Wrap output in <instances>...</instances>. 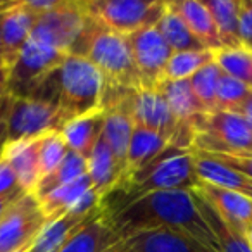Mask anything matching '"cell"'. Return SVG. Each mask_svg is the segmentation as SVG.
<instances>
[{
	"label": "cell",
	"mask_w": 252,
	"mask_h": 252,
	"mask_svg": "<svg viewBox=\"0 0 252 252\" xmlns=\"http://www.w3.org/2000/svg\"><path fill=\"white\" fill-rule=\"evenodd\" d=\"M104 121L105 114L102 109L90 114H85L81 118H76L69 121L63 128L61 135L66 140L69 151L83 156L85 159L90 158L92 151L98 144L102 133H104Z\"/></svg>",
	"instance_id": "d6986e66"
},
{
	"label": "cell",
	"mask_w": 252,
	"mask_h": 252,
	"mask_svg": "<svg viewBox=\"0 0 252 252\" xmlns=\"http://www.w3.org/2000/svg\"><path fill=\"white\" fill-rule=\"evenodd\" d=\"M116 245H118V244H116ZM116 245H114V247H116ZM114 247H112V249H111V252H116V251H114Z\"/></svg>",
	"instance_id": "7dc6e473"
},
{
	"label": "cell",
	"mask_w": 252,
	"mask_h": 252,
	"mask_svg": "<svg viewBox=\"0 0 252 252\" xmlns=\"http://www.w3.org/2000/svg\"><path fill=\"white\" fill-rule=\"evenodd\" d=\"M240 42L252 52V0H240Z\"/></svg>",
	"instance_id": "74e56055"
},
{
	"label": "cell",
	"mask_w": 252,
	"mask_h": 252,
	"mask_svg": "<svg viewBox=\"0 0 252 252\" xmlns=\"http://www.w3.org/2000/svg\"><path fill=\"white\" fill-rule=\"evenodd\" d=\"M199 183L195 173L193 151H183L169 145L147 166L135 171L121 185L114 187L102 199L104 216L118 213L126 206L156 192L169 190H193Z\"/></svg>",
	"instance_id": "7a4b0ae2"
},
{
	"label": "cell",
	"mask_w": 252,
	"mask_h": 252,
	"mask_svg": "<svg viewBox=\"0 0 252 252\" xmlns=\"http://www.w3.org/2000/svg\"><path fill=\"white\" fill-rule=\"evenodd\" d=\"M0 95H7V69H0Z\"/></svg>",
	"instance_id": "b9f144b4"
},
{
	"label": "cell",
	"mask_w": 252,
	"mask_h": 252,
	"mask_svg": "<svg viewBox=\"0 0 252 252\" xmlns=\"http://www.w3.org/2000/svg\"><path fill=\"white\" fill-rule=\"evenodd\" d=\"M104 213V209L97 207L88 214H78V213H66L59 218H54L45 223L38 237L32 242L26 252H56L61 249L78 230L90 223L94 218Z\"/></svg>",
	"instance_id": "e0dca14e"
},
{
	"label": "cell",
	"mask_w": 252,
	"mask_h": 252,
	"mask_svg": "<svg viewBox=\"0 0 252 252\" xmlns=\"http://www.w3.org/2000/svg\"><path fill=\"white\" fill-rule=\"evenodd\" d=\"M251 92V87L223 73L220 76L216 88V111L237 112Z\"/></svg>",
	"instance_id": "836d02e7"
},
{
	"label": "cell",
	"mask_w": 252,
	"mask_h": 252,
	"mask_svg": "<svg viewBox=\"0 0 252 252\" xmlns=\"http://www.w3.org/2000/svg\"><path fill=\"white\" fill-rule=\"evenodd\" d=\"M47 221L38 199L33 193H25L9 207L0 221V252L28 249Z\"/></svg>",
	"instance_id": "8fae6325"
},
{
	"label": "cell",
	"mask_w": 252,
	"mask_h": 252,
	"mask_svg": "<svg viewBox=\"0 0 252 252\" xmlns=\"http://www.w3.org/2000/svg\"><path fill=\"white\" fill-rule=\"evenodd\" d=\"M158 30L166 40L173 52H190V50H207L204 45L195 38L189 26L185 25L180 14L166 2V11L158 23Z\"/></svg>",
	"instance_id": "f1b7e54d"
},
{
	"label": "cell",
	"mask_w": 252,
	"mask_h": 252,
	"mask_svg": "<svg viewBox=\"0 0 252 252\" xmlns=\"http://www.w3.org/2000/svg\"><path fill=\"white\" fill-rule=\"evenodd\" d=\"M18 199H21V197H0V221H2V218L5 216L9 207H11Z\"/></svg>",
	"instance_id": "60d3db41"
},
{
	"label": "cell",
	"mask_w": 252,
	"mask_h": 252,
	"mask_svg": "<svg viewBox=\"0 0 252 252\" xmlns=\"http://www.w3.org/2000/svg\"><path fill=\"white\" fill-rule=\"evenodd\" d=\"M67 56L63 50L30 38L7 69V95L32 98L40 85L63 66Z\"/></svg>",
	"instance_id": "8992f818"
},
{
	"label": "cell",
	"mask_w": 252,
	"mask_h": 252,
	"mask_svg": "<svg viewBox=\"0 0 252 252\" xmlns=\"http://www.w3.org/2000/svg\"><path fill=\"white\" fill-rule=\"evenodd\" d=\"M0 69H7V66H5V63H4L2 57H0Z\"/></svg>",
	"instance_id": "bcb514c9"
},
{
	"label": "cell",
	"mask_w": 252,
	"mask_h": 252,
	"mask_svg": "<svg viewBox=\"0 0 252 252\" xmlns=\"http://www.w3.org/2000/svg\"><path fill=\"white\" fill-rule=\"evenodd\" d=\"M221 74H223V71H221L220 66L213 61V63L204 66L202 69L197 71V73L190 78V85H192L193 94L199 98L202 107L206 109V112L216 111V88H218V81H220Z\"/></svg>",
	"instance_id": "d6a6232c"
},
{
	"label": "cell",
	"mask_w": 252,
	"mask_h": 252,
	"mask_svg": "<svg viewBox=\"0 0 252 252\" xmlns=\"http://www.w3.org/2000/svg\"><path fill=\"white\" fill-rule=\"evenodd\" d=\"M87 23L88 12L85 9V2L61 0L52 11L38 16L32 33V40L71 54Z\"/></svg>",
	"instance_id": "9c48e42d"
},
{
	"label": "cell",
	"mask_w": 252,
	"mask_h": 252,
	"mask_svg": "<svg viewBox=\"0 0 252 252\" xmlns=\"http://www.w3.org/2000/svg\"><path fill=\"white\" fill-rule=\"evenodd\" d=\"M193 192H197L204 200H207L224 218V221L237 230L245 233L247 226L252 223V200L247 197L204 182L197 183Z\"/></svg>",
	"instance_id": "2e32d148"
},
{
	"label": "cell",
	"mask_w": 252,
	"mask_h": 252,
	"mask_svg": "<svg viewBox=\"0 0 252 252\" xmlns=\"http://www.w3.org/2000/svg\"><path fill=\"white\" fill-rule=\"evenodd\" d=\"M169 147V142L164 140L159 135L152 133L144 128L135 126L133 133H131L130 147H128V161H126V175L118 185H121L128 176H131L135 171L142 169L144 166H147L151 161H154L159 154L166 151ZM116 185V187H118Z\"/></svg>",
	"instance_id": "4316f807"
},
{
	"label": "cell",
	"mask_w": 252,
	"mask_h": 252,
	"mask_svg": "<svg viewBox=\"0 0 252 252\" xmlns=\"http://www.w3.org/2000/svg\"><path fill=\"white\" fill-rule=\"evenodd\" d=\"M204 4L216 25L221 49H242L240 0H207Z\"/></svg>",
	"instance_id": "484cf974"
},
{
	"label": "cell",
	"mask_w": 252,
	"mask_h": 252,
	"mask_svg": "<svg viewBox=\"0 0 252 252\" xmlns=\"http://www.w3.org/2000/svg\"><path fill=\"white\" fill-rule=\"evenodd\" d=\"M71 54L90 61L102 74L104 83L135 90L142 88L140 74L135 66L128 38L100 26L90 16Z\"/></svg>",
	"instance_id": "277c9868"
},
{
	"label": "cell",
	"mask_w": 252,
	"mask_h": 252,
	"mask_svg": "<svg viewBox=\"0 0 252 252\" xmlns=\"http://www.w3.org/2000/svg\"><path fill=\"white\" fill-rule=\"evenodd\" d=\"M104 140L111 147L114 159L118 162L119 173H121V182L126 175V161H128V147H130L131 133H133L135 123L131 114L125 111H104Z\"/></svg>",
	"instance_id": "cb8c5ba5"
},
{
	"label": "cell",
	"mask_w": 252,
	"mask_h": 252,
	"mask_svg": "<svg viewBox=\"0 0 252 252\" xmlns=\"http://www.w3.org/2000/svg\"><path fill=\"white\" fill-rule=\"evenodd\" d=\"M25 190L21 189L14 169L0 156V197H23Z\"/></svg>",
	"instance_id": "8d00e7d4"
},
{
	"label": "cell",
	"mask_w": 252,
	"mask_h": 252,
	"mask_svg": "<svg viewBox=\"0 0 252 252\" xmlns=\"http://www.w3.org/2000/svg\"><path fill=\"white\" fill-rule=\"evenodd\" d=\"M214 61L213 50H190V52H175L166 66L164 78L169 81L189 80L197 71Z\"/></svg>",
	"instance_id": "4dcf8cb0"
},
{
	"label": "cell",
	"mask_w": 252,
	"mask_h": 252,
	"mask_svg": "<svg viewBox=\"0 0 252 252\" xmlns=\"http://www.w3.org/2000/svg\"><path fill=\"white\" fill-rule=\"evenodd\" d=\"M135 126L159 135L169 145L183 151H192L195 140V128L192 125H180L173 116L168 102L159 90L140 88L137 90L131 109Z\"/></svg>",
	"instance_id": "52a82bcc"
},
{
	"label": "cell",
	"mask_w": 252,
	"mask_h": 252,
	"mask_svg": "<svg viewBox=\"0 0 252 252\" xmlns=\"http://www.w3.org/2000/svg\"><path fill=\"white\" fill-rule=\"evenodd\" d=\"M19 252H26V249H23V251H19Z\"/></svg>",
	"instance_id": "c3c4849f"
},
{
	"label": "cell",
	"mask_w": 252,
	"mask_h": 252,
	"mask_svg": "<svg viewBox=\"0 0 252 252\" xmlns=\"http://www.w3.org/2000/svg\"><path fill=\"white\" fill-rule=\"evenodd\" d=\"M66 119L49 102L36 98H12L7 116V142L30 140L63 131Z\"/></svg>",
	"instance_id": "30bf717a"
},
{
	"label": "cell",
	"mask_w": 252,
	"mask_h": 252,
	"mask_svg": "<svg viewBox=\"0 0 252 252\" xmlns=\"http://www.w3.org/2000/svg\"><path fill=\"white\" fill-rule=\"evenodd\" d=\"M192 151L204 154H252V130L235 112L214 111L193 121Z\"/></svg>",
	"instance_id": "5b68a950"
},
{
	"label": "cell",
	"mask_w": 252,
	"mask_h": 252,
	"mask_svg": "<svg viewBox=\"0 0 252 252\" xmlns=\"http://www.w3.org/2000/svg\"><path fill=\"white\" fill-rule=\"evenodd\" d=\"M85 175H88L87 159H85L83 156L76 154V152L69 151L66 158H64V161L61 162L50 175L43 176V178L40 180L35 192H33V195H35L36 199H42L43 195H47L49 192L56 190L57 187L71 183Z\"/></svg>",
	"instance_id": "f546056e"
},
{
	"label": "cell",
	"mask_w": 252,
	"mask_h": 252,
	"mask_svg": "<svg viewBox=\"0 0 252 252\" xmlns=\"http://www.w3.org/2000/svg\"><path fill=\"white\" fill-rule=\"evenodd\" d=\"M2 5V43H4V59L5 66H11L23 47L32 38L35 28L36 16L25 7L21 2H0Z\"/></svg>",
	"instance_id": "5bb4252c"
},
{
	"label": "cell",
	"mask_w": 252,
	"mask_h": 252,
	"mask_svg": "<svg viewBox=\"0 0 252 252\" xmlns=\"http://www.w3.org/2000/svg\"><path fill=\"white\" fill-rule=\"evenodd\" d=\"M92 189V180L88 175L81 176V178L74 180L71 183H66L63 187H57L56 190L49 192L38 199L40 207H42L43 214L47 220H54L63 214L73 211V207L80 202V199Z\"/></svg>",
	"instance_id": "83f0119b"
},
{
	"label": "cell",
	"mask_w": 252,
	"mask_h": 252,
	"mask_svg": "<svg viewBox=\"0 0 252 252\" xmlns=\"http://www.w3.org/2000/svg\"><path fill=\"white\" fill-rule=\"evenodd\" d=\"M156 90L161 92L164 100L168 102L169 109H171L173 116L180 125H192L195 121L197 116L206 114V109L199 102L192 90V85L189 80H178V81H169L164 80Z\"/></svg>",
	"instance_id": "603a6c76"
},
{
	"label": "cell",
	"mask_w": 252,
	"mask_h": 252,
	"mask_svg": "<svg viewBox=\"0 0 252 252\" xmlns=\"http://www.w3.org/2000/svg\"><path fill=\"white\" fill-rule=\"evenodd\" d=\"M235 114L240 116V118L245 121V125L252 130V92L249 94V97L245 98V102L238 107V111L235 112Z\"/></svg>",
	"instance_id": "f35d334b"
},
{
	"label": "cell",
	"mask_w": 252,
	"mask_h": 252,
	"mask_svg": "<svg viewBox=\"0 0 252 252\" xmlns=\"http://www.w3.org/2000/svg\"><path fill=\"white\" fill-rule=\"evenodd\" d=\"M245 238H247L249 245H251V249H252V223L249 224L247 230H245Z\"/></svg>",
	"instance_id": "f6af8a7d"
},
{
	"label": "cell",
	"mask_w": 252,
	"mask_h": 252,
	"mask_svg": "<svg viewBox=\"0 0 252 252\" xmlns=\"http://www.w3.org/2000/svg\"><path fill=\"white\" fill-rule=\"evenodd\" d=\"M195 156V173L199 182L209 183V185L220 187L228 192L238 193L252 200V180L244 176L242 173L233 171L228 166H223L213 159L200 156L193 151Z\"/></svg>",
	"instance_id": "44dd1931"
},
{
	"label": "cell",
	"mask_w": 252,
	"mask_h": 252,
	"mask_svg": "<svg viewBox=\"0 0 252 252\" xmlns=\"http://www.w3.org/2000/svg\"><path fill=\"white\" fill-rule=\"evenodd\" d=\"M116 252H214L180 231L158 228L125 238L114 247Z\"/></svg>",
	"instance_id": "4fadbf2b"
},
{
	"label": "cell",
	"mask_w": 252,
	"mask_h": 252,
	"mask_svg": "<svg viewBox=\"0 0 252 252\" xmlns=\"http://www.w3.org/2000/svg\"><path fill=\"white\" fill-rule=\"evenodd\" d=\"M43 137L30 138V140L7 142L2 151V158L7 159L11 168L14 169L18 182L26 193H33L42 180L40 173V145Z\"/></svg>",
	"instance_id": "9a60e30c"
},
{
	"label": "cell",
	"mask_w": 252,
	"mask_h": 252,
	"mask_svg": "<svg viewBox=\"0 0 252 252\" xmlns=\"http://www.w3.org/2000/svg\"><path fill=\"white\" fill-rule=\"evenodd\" d=\"M87 166L88 176L92 180V187L100 195V199H104L118 185L119 178H121V173H119L114 154H112L107 142L104 140V137H100L98 144L92 151L90 158L87 159Z\"/></svg>",
	"instance_id": "d4e9b609"
},
{
	"label": "cell",
	"mask_w": 252,
	"mask_h": 252,
	"mask_svg": "<svg viewBox=\"0 0 252 252\" xmlns=\"http://www.w3.org/2000/svg\"><path fill=\"white\" fill-rule=\"evenodd\" d=\"M88 16L104 28L128 36L147 26H158L166 2L158 0H88Z\"/></svg>",
	"instance_id": "ba28073f"
},
{
	"label": "cell",
	"mask_w": 252,
	"mask_h": 252,
	"mask_svg": "<svg viewBox=\"0 0 252 252\" xmlns=\"http://www.w3.org/2000/svg\"><path fill=\"white\" fill-rule=\"evenodd\" d=\"M192 195L200 216L204 218L207 226L211 228L213 235L216 237V242L220 245V252H252L244 231L228 224L224 221V218L207 200H204L197 192L192 190Z\"/></svg>",
	"instance_id": "7402d4cb"
},
{
	"label": "cell",
	"mask_w": 252,
	"mask_h": 252,
	"mask_svg": "<svg viewBox=\"0 0 252 252\" xmlns=\"http://www.w3.org/2000/svg\"><path fill=\"white\" fill-rule=\"evenodd\" d=\"M104 78L88 59L69 56L54 71L32 98L56 105L66 125L76 118L102 109Z\"/></svg>",
	"instance_id": "3957f363"
},
{
	"label": "cell",
	"mask_w": 252,
	"mask_h": 252,
	"mask_svg": "<svg viewBox=\"0 0 252 252\" xmlns=\"http://www.w3.org/2000/svg\"><path fill=\"white\" fill-rule=\"evenodd\" d=\"M213 52L214 63L224 74L252 88V52L245 49H218Z\"/></svg>",
	"instance_id": "1f68e13d"
},
{
	"label": "cell",
	"mask_w": 252,
	"mask_h": 252,
	"mask_svg": "<svg viewBox=\"0 0 252 252\" xmlns=\"http://www.w3.org/2000/svg\"><path fill=\"white\" fill-rule=\"evenodd\" d=\"M5 144H7V125L0 126V154L4 151Z\"/></svg>",
	"instance_id": "7bdbcfd3"
},
{
	"label": "cell",
	"mask_w": 252,
	"mask_h": 252,
	"mask_svg": "<svg viewBox=\"0 0 252 252\" xmlns=\"http://www.w3.org/2000/svg\"><path fill=\"white\" fill-rule=\"evenodd\" d=\"M140 74L142 88H158L166 80V66L175 52L166 43L158 26H147L126 36Z\"/></svg>",
	"instance_id": "7c38bea8"
},
{
	"label": "cell",
	"mask_w": 252,
	"mask_h": 252,
	"mask_svg": "<svg viewBox=\"0 0 252 252\" xmlns=\"http://www.w3.org/2000/svg\"><path fill=\"white\" fill-rule=\"evenodd\" d=\"M4 52V43H2V5H0V57Z\"/></svg>",
	"instance_id": "ee69618b"
},
{
	"label": "cell",
	"mask_w": 252,
	"mask_h": 252,
	"mask_svg": "<svg viewBox=\"0 0 252 252\" xmlns=\"http://www.w3.org/2000/svg\"><path fill=\"white\" fill-rule=\"evenodd\" d=\"M197 154L206 156V158L223 166H228L233 171L242 173L244 176L252 180V154H204V152H197Z\"/></svg>",
	"instance_id": "d590c367"
},
{
	"label": "cell",
	"mask_w": 252,
	"mask_h": 252,
	"mask_svg": "<svg viewBox=\"0 0 252 252\" xmlns=\"http://www.w3.org/2000/svg\"><path fill=\"white\" fill-rule=\"evenodd\" d=\"M168 4L178 12L190 32L204 45V49H221L216 25H214L213 16L207 11L204 2H199V0H176V2H168Z\"/></svg>",
	"instance_id": "ffe728a7"
},
{
	"label": "cell",
	"mask_w": 252,
	"mask_h": 252,
	"mask_svg": "<svg viewBox=\"0 0 252 252\" xmlns=\"http://www.w3.org/2000/svg\"><path fill=\"white\" fill-rule=\"evenodd\" d=\"M12 105L11 95H0V126L7 125V116Z\"/></svg>",
	"instance_id": "ab89813d"
},
{
	"label": "cell",
	"mask_w": 252,
	"mask_h": 252,
	"mask_svg": "<svg viewBox=\"0 0 252 252\" xmlns=\"http://www.w3.org/2000/svg\"><path fill=\"white\" fill-rule=\"evenodd\" d=\"M67 152H69V147H67L61 131L49 133L43 137L42 145H40V173H42V178L50 175L64 161Z\"/></svg>",
	"instance_id": "e575fe53"
},
{
	"label": "cell",
	"mask_w": 252,
	"mask_h": 252,
	"mask_svg": "<svg viewBox=\"0 0 252 252\" xmlns=\"http://www.w3.org/2000/svg\"><path fill=\"white\" fill-rule=\"evenodd\" d=\"M119 242H121L119 235L102 213L85 224L81 230H78L56 252H111V249Z\"/></svg>",
	"instance_id": "ac0fdd59"
},
{
	"label": "cell",
	"mask_w": 252,
	"mask_h": 252,
	"mask_svg": "<svg viewBox=\"0 0 252 252\" xmlns=\"http://www.w3.org/2000/svg\"><path fill=\"white\" fill-rule=\"evenodd\" d=\"M105 218L121 240L142 231L166 228L189 235L211 251L220 252L216 237L193 202L192 190L151 193Z\"/></svg>",
	"instance_id": "6da1fadb"
}]
</instances>
